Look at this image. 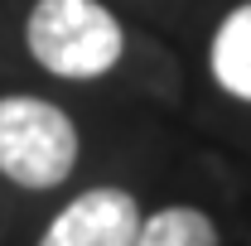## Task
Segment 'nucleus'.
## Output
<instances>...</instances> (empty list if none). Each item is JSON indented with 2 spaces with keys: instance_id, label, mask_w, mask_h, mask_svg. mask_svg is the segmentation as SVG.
I'll return each instance as SVG.
<instances>
[{
  "instance_id": "1",
  "label": "nucleus",
  "mask_w": 251,
  "mask_h": 246,
  "mask_svg": "<svg viewBox=\"0 0 251 246\" xmlns=\"http://www.w3.org/2000/svg\"><path fill=\"white\" fill-rule=\"evenodd\" d=\"M25 44L53 77H101L121 58V25L97 0H39Z\"/></svg>"
},
{
  "instance_id": "2",
  "label": "nucleus",
  "mask_w": 251,
  "mask_h": 246,
  "mask_svg": "<svg viewBox=\"0 0 251 246\" xmlns=\"http://www.w3.org/2000/svg\"><path fill=\"white\" fill-rule=\"evenodd\" d=\"M77 164V125L53 101L0 97V174L20 188H53Z\"/></svg>"
},
{
  "instance_id": "3",
  "label": "nucleus",
  "mask_w": 251,
  "mask_h": 246,
  "mask_svg": "<svg viewBox=\"0 0 251 246\" xmlns=\"http://www.w3.org/2000/svg\"><path fill=\"white\" fill-rule=\"evenodd\" d=\"M140 232V208L126 188H87L63 208L39 246H130Z\"/></svg>"
},
{
  "instance_id": "4",
  "label": "nucleus",
  "mask_w": 251,
  "mask_h": 246,
  "mask_svg": "<svg viewBox=\"0 0 251 246\" xmlns=\"http://www.w3.org/2000/svg\"><path fill=\"white\" fill-rule=\"evenodd\" d=\"M208 58H213V77L222 87L232 97H242V101H251V0L237 5L218 25Z\"/></svg>"
},
{
  "instance_id": "5",
  "label": "nucleus",
  "mask_w": 251,
  "mask_h": 246,
  "mask_svg": "<svg viewBox=\"0 0 251 246\" xmlns=\"http://www.w3.org/2000/svg\"><path fill=\"white\" fill-rule=\"evenodd\" d=\"M130 246H218V227L198 208H164L155 217H140Z\"/></svg>"
}]
</instances>
